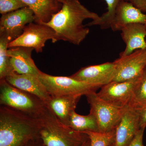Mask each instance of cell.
I'll use <instances>...</instances> for the list:
<instances>
[{"instance_id":"13","label":"cell","mask_w":146,"mask_h":146,"mask_svg":"<svg viewBox=\"0 0 146 146\" xmlns=\"http://www.w3.org/2000/svg\"><path fill=\"white\" fill-rule=\"evenodd\" d=\"M5 80L14 87L38 97L47 104L51 98L40 80L39 75L14 72L6 78Z\"/></svg>"},{"instance_id":"27","label":"cell","mask_w":146,"mask_h":146,"mask_svg":"<svg viewBox=\"0 0 146 146\" xmlns=\"http://www.w3.org/2000/svg\"><path fill=\"white\" fill-rule=\"evenodd\" d=\"M129 1L143 12H146V0H129Z\"/></svg>"},{"instance_id":"6","label":"cell","mask_w":146,"mask_h":146,"mask_svg":"<svg viewBox=\"0 0 146 146\" xmlns=\"http://www.w3.org/2000/svg\"><path fill=\"white\" fill-rule=\"evenodd\" d=\"M85 96L91 107L90 112L96 119L100 132L107 133L115 130L125 108L120 109L107 103L100 98L96 91Z\"/></svg>"},{"instance_id":"1","label":"cell","mask_w":146,"mask_h":146,"mask_svg":"<svg viewBox=\"0 0 146 146\" xmlns=\"http://www.w3.org/2000/svg\"><path fill=\"white\" fill-rule=\"evenodd\" d=\"M100 16L89 11L79 0H65L60 10L52 15L48 22L41 24L54 31L56 42L63 40L78 46L90 31L83 25L84 21L89 19L95 21Z\"/></svg>"},{"instance_id":"25","label":"cell","mask_w":146,"mask_h":146,"mask_svg":"<svg viewBox=\"0 0 146 146\" xmlns=\"http://www.w3.org/2000/svg\"><path fill=\"white\" fill-rule=\"evenodd\" d=\"M145 128H141L131 143L128 146H144L143 138Z\"/></svg>"},{"instance_id":"21","label":"cell","mask_w":146,"mask_h":146,"mask_svg":"<svg viewBox=\"0 0 146 146\" xmlns=\"http://www.w3.org/2000/svg\"><path fill=\"white\" fill-rule=\"evenodd\" d=\"M129 106L135 110L146 106V68L134 88Z\"/></svg>"},{"instance_id":"22","label":"cell","mask_w":146,"mask_h":146,"mask_svg":"<svg viewBox=\"0 0 146 146\" xmlns=\"http://www.w3.org/2000/svg\"><path fill=\"white\" fill-rule=\"evenodd\" d=\"M107 5V11L100 16L98 20L91 21L88 26L98 25L102 29L110 28V24L114 18L115 11L121 3L129 0H104Z\"/></svg>"},{"instance_id":"12","label":"cell","mask_w":146,"mask_h":146,"mask_svg":"<svg viewBox=\"0 0 146 146\" xmlns=\"http://www.w3.org/2000/svg\"><path fill=\"white\" fill-rule=\"evenodd\" d=\"M141 128L136 110L129 106L126 108L115 128V142L112 146H128Z\"/></svg>"},{"instance_id":"24","label":"cell","mask_w":146,"mask_h":146,"mask_svg":"<svg viewBox=\"0 0 146 146\" xmlns=\"http://www.w3.org/2000/svg\"><path fill=\"white\" fill-rule=\"evenodd\" d=\"M27 7L21 0H0V13L2 15Z\"/></svg>"},{"instance_id":"7","label":"cell","mask_w":146,"mask_h":146,"mask_svg":"<svg viewBox=\"0 0 146 146\" xmlns=\"http://www.w3.org/2000/svg\"><path fill=\"white\" fill-rule=\"evenodd\" d=\"M50 39L52 43L56 42L53 29L44 24L33 22L27 25L21 36L9 43L8 48L27 47L34 49L36 53L42 52L46 41Z\"/></svg>"},{"instance_id":"2","label":"cell","mask_w":146,"mask_h":146,"mask_svg":"<svg viewBox=\"0 0 146 146\" xmlns=\"http://www.w3.org/2000/svg\"><path fill=\"white\" fill-rule=\"evenodd\" d=\"M39 119L0 106V146H29L39 140Z\"/></svg>"},{"instance_id":"10","label":"cell","mask_w":146,"mask_h":146,"mask_svg":"<svg viewBox=\"0 0 146 146\" xmlns=\"http://www.w3.org/2000/svg\"><path fill=\"white\" fill-rule=\"evenodd\" d=\"M35 21L34 12L27 6L2 15L0 20V33L8 37L9 43L18 38L27 25Z\"/></svg>"},{"instance_id":"11","label":"cell","mask_w":146,"mask_h":146,"mask_svg":"<svg viewBox=\"0 0 146 146\" xmlns=\"http://www.w3.org/2000/svg\"><path fill=\"white\" fill-rule=\"evenodd\" d=\"M115 72V63L108 62L82 68L70 77L78 81L101 87L113 81Z\"/></svg>"},{"instance_id":"20","label":"cell","mask_w":146,"mask_h":146,"mask_svg":"<svg viewBox=\"0 0 146 146\" xmlns=\"http://www.w3.org/2000/svg\"><path fill=\"white\" fill-rule=\"evenodd\" d=\"M9 43L7 35L0 33V80L5 79L8 76L15 72L7 55Z\"/></svg>"},{"instance_id":"16","label":"cell","mask_w":146,"mask_h":146,"mask_svg":"<svg viewBox=\"0 0 146 146\" xmlns=\"http://www.w3.org/2000/svg\"><path fill=\"white\" fill-rule=\"evenodd\" d=\"M121 36L126 44L125 49L119 57L130 54L138 50L146 49V28L140 24H130L123 27Z\"/></svg>"},{"instance_id":"19","label":"cell","mask_w":146,"mask_h":146,"mask_svg":"<svg viewBox=\"0 0 146 146\" xmlns=\"http://www.w3.org/2000/svg\"><path fill=\"white\" fill-rule=\"evenodd\" d=\"M68 126L79 132L84 133V131H91L100 132L96 119L91 112L89 115H81L74 111L71 115Z\"/></svg>"},{"instance_id":"18","label":"cell","mask_w":146,"mask_h":146,"mask_svg":"<svg viewBox=\"0 0 146 146\" xmlns=\"http://www.w3.org/2000/svg\"><path fill=\"white\" fill-rule=\"evenodd\" d=\"M33 11L35 17L34 22L47 23L52 15L60 10L63 4L55 0H21Z\"/></svg>"},{"instance_id":"4","label":"cell","mask_w":146,"mask_h":146,"mask_svg":"<svg viewBox=\"0 0 146 146\" xmlns=\"http://www.w3.org/2000/svg\"><path fill=\"white\" fill-rule=\"evenodd\" d=\"M0 104L38 119L50 110L48 105L39 98L14 87L5 79L0 80Z\"/></svg>"},{"instance_id":"5","label":"cell","mask_w":146,"mask_h":146,"mask_svg":"<svg viewBox=\"0 0 146 146\" xmlns=\"http://www.w3.org/2000/svg\"><path fill=\"white\" fill-rule=\"evenodd\" d=\"M39 77L51 97L71 95L86 96L101 88L96 85L78 81L70 76H53L42 71L39 73Z\"/></svg>"},{"instance_id":"26","label":"cell","mask_w":146,"mask_h":146,"mask_svg":"<svg viewBox=\"0 0 146 146\" xmlns=\"http://www.w3.org/2000/svg\"><path fill=\"white\" fill-rule=\"evenodd\" d=\"M139 115L140 125L141 128L146 127V106L140 109L135 110Z\"/></svg>"},{"instance_id":"28","label":"cell","mask_w":146,"mask_h":146,"mask_svg":"<svg viewBox=\"0 0 146 146\" xmlns=\"http://www.w3.org/2000/svg\"><path fill=\"white\" fill-rule=\"evenodd\" d=\"M29 146H45L42 143V141L40 139L36 140L31 144Z\"/></svg>"},{"instance_id":"30","label":"cell","mask_w":146,"mask_h":146,"mask_svg":"<svg viewBox=\"0 0 146 146\" xmlns=\"http://www.w3.org/2000/svg\"><path fill=\"white\" fill-rule=\"evenodd\" d=\"M55 1H57L58 2L60 3L63 4L65 3V0H55Z\"/></svg>"},{"instance_id":"29","label":"cell","mask_w":146,"mask_h":146,"mask_svg":"<svg viewBox=\"0 0 146 146\" xmlns=\"http://www.w3.org/2000/svg\"><path fill=\"white\" fill-rule=\"evenodd\" d=\"M91 145V142L90 139H89L82 146H90Z\"/></svg>"},{"instance_id":"31","label":"cell","mask_w":146,"mask_h":146,"mask_svg":"<svg viewBox=\"0 0 146 146\" xmlns=\"http://www.w3.org/2000/svg\"></svg>"},{"instance_id":"23","label":"cell","mask_w":146,"mask_h":146,"mask_svg":"<svg viewBox=\"0 0 146 146\" xmlns=\"http://www.w3.org/2000/svg\"><path fill=\"white\" fill-rule=\"evenodd\" d=\"M84 133L88 135L91 142L90 146H112L115 142V129L107 133L91 131Z\"/></svg>"},{"instance_id":"9","label":"cell","mask_w":146,"mask_h":146,"mask_svg":"<svg viewBox=\"0 0 146 146\" xmlns=\"http://www.w3.org/2000/svg\"><path fill=\"white\" fill-rule=\"evenodd\" d=\"M115 77L112 81L123 82L139 77L146 68V49L136 50L114 61Z\"/></svg>"},{"instance_id":"15","label":"cell","mask_w":146,"mask_h":146,"mask_svg":"<svg viewBox=\"0 0 146 146\" xmlns=\"http://www.w3.org/2000/svg\"><path fill=\"white\" fill-rule=\"evenodd\" d=\"M33 50V48L21 46L8 49L7 55L15 73L39 75L41 71L37 68L31 57Z\"/></svg>"},{"instance_id":"14","label":"cell","mask_w":146,"mask_h":146,"mask_svg":"<svg viewBox=\"0 0 146 146\" xmlns=\"http://www.w3.org/2000/svg\"><path fill=\"white\" fill-rule=\"evenodd\" d=\"M140 24L146 28V13L138 9L129 1L123 2L115 11L110 28L113 31H121L126 25Z\"/></svg>"},{"instance_id":"17","label":"cell","mask_w":146,"mask_h":146,"mask_svg":"<svg viewBox=\"0 0 146 146\" xmlns=\"http://www.w3.org/2000/svg\"><path fill=\"white\" fill-rule=\"evenodd\" d=\"M81 96L80 95H71L51 97L47 105L59 121L68 126L71 115L75 111Z\"/></svg>"},{"instance_id":"3","label":"cell","mask_w":146,"mask_h":146,"mask_svg":"<svg viewBox=\"0 0 146 146\" xmlns=\"http://www.w3.org/2000/svg\"><path fill=\"white\" fill-rule=\"evenodd\" d=\"M39 138L45 146H82L89 139L61 122L50 109L39 119Z\"/></svg>"},{"instance_id":"8","label":"cell","mask_w":146,"mask_h":146,"mask_svg":"<svg viewBox=\"0 0 146 146\" xmlns=\"http://www.w3.org/2000/svg\"><path fill=\"white\" fill-rule=\"evenodd\" d=\"M140 77L127 81L111 82L102 86L97 95L111 105L120 109L125 108L129 106Z\"/></svg>"}]
</instances>
